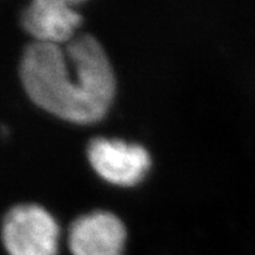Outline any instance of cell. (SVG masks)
Returning a JSON list of instances; mask_svg holds the SVG:
<instances>
[{
	"label": "cell",
	"mask_w": 255,
	"mask_h": 255,
	"mask_svg": "<svg viewBox=\"0 0 255 255\" xmlns=\"http://www.w3.org/2000/svg\"><path fill=\"white\" fill-rule=\"evenodd\" d=\"M19 78L39 108L65 121L90 125L109 110L116 77L94 36H75L65 48L34 42L19 62Z\"/></svg>",
	"instance_id": "obj_1"
},
{
	"label": "cell",
	"mask_w": 255,
	"mask_h": 255,
	"mask_svg": "<svg viewBox=\"0 0 255 255\" xmlns=\"http://www.w3.org/2000/svg\"><path fill=\"white\" fill-rule=\"evenodd\" d=\"M1 240L9 255H57L60 227L44 207L21 204L5 214Z\"/></svg>",
	"instance_id": "obj_2"
},
{
	"label": "cell",
	"mask_w": 255,
	"mask_h": 255,
	"mask_svg": "<svg viewBox=\"0 0 255 255\" xmlns=\"http://www.w3.org/2000/svg\"><path fill=\"white\" fill-rule=\"evenodd\" d=\"M87 154L97 175L118 187L139 184L152 165L145 148L121 140L95 139L88 145Z\"/></svg>",
	"instance_id": "obj_3"
},
{
	"label": "cell",
	"mask_w": 255,
	"mask_h": 255,
	"mask_svg": "<svg viewBox=\"0 0 255 255\" xmlns=\"http://www.w3.org/2000/svg\"><path fill=\"white\" fill-rule=\"evenodd\" d=\"M126 228L114 214L94 211L73 222L69 246L73 255H122Z\"/></svg>",
	"instance_id": "obj_4"
},
{
	"label": "cell",
	"mask_w": 255,
	"mask_h": 255,
	"mask_svg": "<svg viewBox=\"0 0 255 255\" xmlns=\"http://www.w3.org/2000/svg\"><path fill=\"white\" fill-rule=\"evenodd\" d=\"M82 22L75 8L31 1L21 14V25L35 42L44 44H68L75 38Z\"/></svg>",
	"instance_id": "obj_5"
},
{
	"label": "cell",
	"mask_w": 255,
	"mask_h": 255,
	"mask_svg": "<svg viewBox=\"0 0 255 255\" xmlns=\"http://www.w3.org/2000/svg\"><path fill=\"white\" fill-rule=\"evenodd\" d=\"M32 1L44 4H53V5L60 6H68V8H75L79 4L84 3L86 0H32Z\"/></svg>",
	"instance_id": "obj_6"
}]
</instances>
